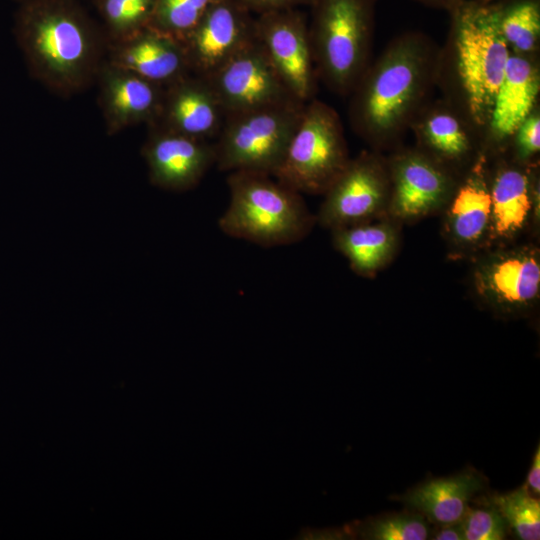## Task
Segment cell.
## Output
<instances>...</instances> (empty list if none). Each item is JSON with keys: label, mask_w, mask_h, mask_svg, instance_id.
Listing matches in <instances>:
<instances>
[{"label": "cell", "mask_w": 540, "mask_h": 540, "mask_svg": "<svg viewBox=\"0 0 540 540\" xmlns=\"http://www.w3.org/2000/svg\"><path fill=\"white\" fill-rule=\"evenodd\" d=\"M440 46L421 31L391 39L348 96L353 132L372 150L392 151L437 89Z\"/></svg>", "instance_id": "obj_1"}, {"label": "cell", "mask_w": 540, "mask_h": 540, "mask_svg": "<svg viewBox=\"0 0 540 540\" xmlns=\"http://www.w3.org/2000/svg\"><path fill=\"white\" fill-rule=\"evenodd\" d=\"M13 33L30 75L51 93L70 98L96 83L108 41L78 0L19 4Z\"/></svg>", "instance_id": "obj_2"}, {"label": "cell", "mask_w": 540, "mask_h": 540, "mask_svg": "<svg viewBox=\"0 0 540 540\" xmlns=\"http://www.w3.org/2000/svg\"><path fill=\"white\" fill-rule=\"evenodd\" d=\"M449 16L438 55L437 89L483 138L511 52L500 33L493 2L465 0Z\"/></svg>", "instance_id": "obj_3"}, {"label": "cell", "mask_w": 540, "mask_h": 540, "mask_svg": "<svg viewBox=\"0 0 540 540\" xmlns=\"http://www.w3.org/2000/svg\"><path fill=\"white\" fill-rule=\"evenodd\" d=\"M227 185L229 204L218 226L232 238L262 247L290 245L304 239L316 223L302 194L271 175L233 171Z\"/></svg>", "instance_id": "obj_4"}, {"label": "cell", "mask_w": 540, "mask_h": 540, "mask_svg": "<svg viewBox=\"0 0 540 540\" xmlns=\"http://www.w3.org/2000/svg\"><path fill=\"white\" fill-rule=\"evenodd\" d=\"M377 0H316L309 35L319 81L349 96L372 61Z\"/></svg>", "instance_id": "obj_5"}, {"label": "cell", "mask_w": 540, "mask_h": 540, "mask_svg": "<svg viewBox=\"0 0 540 540\" xmlns=\"http://www.w3.org/2000/svg\"><path fill=\"white\" fill-rule=\"evenodd\" d=\"M342 121L329 104L314 98L273 177L303 194H324L350 160Z\"/></svg>", "instance_id": "obj_6"}, {"label": "cell", "mask_w": 540, "mask_h": 540, "mask_svg": "<svg viewBox=\"0 0 540 540\" xmlns=\"http://www.w3.org/2000/svg\"><path fill=\"white\" fill-rule=\"evenodd\" d=\"M306 103L293 102L225 117L214 143L220 171L273 176L300 122Z\"/></svg>", "instance_id": "obj_7"}, {"label": "cell", "mask_w": 540, "mask_h": 540, "mask_svg": "<svg viewBox=\"0 0 540 540\" xmlns=\"http://www.w3.org/2000/svg\"><path fill=\"white\" fill-rule=\"evenodd\" d=\"M323 196L316 223L331 231L387 216L390 179L386 155L370 149L350 158Z\"/></svg>", "instance_id": "obj_8"}, {"label": "cell", "mask_w": 540, "mask_h": 540, "mask_svg": "<svg viewBox=\"0 0 540 540\" xmlns=\"http://www.w3.org/2000/svg\"><path fill=\"white\" fill-rule=\"evenodd\" d=\"M386 157L390 179L387 216L400 224L443 211L462 178L415 146L401 145Z\"/></svg>", "instance_id": "obj_9"}, {"label": "cell", "mask_w": 540, "mask_h": 540, "mask_svg": "<svg viewBox=\"0 0 540 540\" xmlns=\"http://www.w3.org/2000/svg\"><path fill=\"white\" fill-rule=\"evenodd\" d=\"M255 38L296 100L307 103L316 98L320 81L304 11L291 8L256 15Z\"/></svg>", "instance_id": "obj_10"}, {"label": "cell", "mask_w": 540, "mask_h": 540, "mask_svg": "<svg viewBox=\"0 0 540 540\" xmlns=\"http://www.w3.org/2000/svg\"><path fill=\"white\" fill-rule=\"evenodd\" d=\"M472 282L479 299L496 312L526 311L540 294L539 250L523 245L487 253L475 265Z\"/></svg>", "instance_id": "obj_11"}, {"label": "cell", "mask_w": 540, "mask_h": 540, "mask_svg": "<svg viewBox=\"0 0 540 540\" xmlns=\"http://www.w3.org/2000/svg\"><path fill=\"white\" fill-rule=\"evenodd\" d=\"M207 80L223 108L225 117L300 102L289 92L256 38Z\"/></svg>", "instance_id": "obj_12"}, {"label": "cell", "mask_w": 540, "mask_h": 540, "mask_svg": "<svg viewBox=\"0 0 540 540\" xmlns=\"http://www.w3.org/2000/svg\"><path fill=\"white\" fill-rule=\"evenodd\" d=\"M254 39L253 14L235 0H219L181 43L189 72L207 79Z\"/></svg>", "instance_id": "obj_13"}, {"label": "cell", "mask_w": 540, "mask_h": 540, "mask_svg": "<svg viewBox=\"0 0 540 540\" xmlns=\"http://www.w3.org/2000/svg\"><path fill=\"white\" fill-rule=\"evenodd\" d=\"M410 132L415 147L459 177L484 153L481 132L443 97L433 98L421 110Z\"/></svg>", "instance_id": "obj_14"}, {"label": "cell", "mask_w": 540, "mask_h": 540, "mask_svg": "<svg viewBox=\"0 0 540 540\" xmlns=\"http://www.w3.org/2000/svg\"><path fill=\"white\" fill-rule=\"evenodd\" d=\"M539 162L521 164L504 155L491 161L488 245L504 244L539 218Z\"/></svg>", "instance_id": "obj_15"}, {"label": "cell", "mask_w": 540, "mask_h": 540, "mask_svg": "<svg viewBox=\"0 0 540 540\" xmlns=\"http://www.w3.org/2000/svg\"><path fill=\"white\" fill-rule=\"evenodd\" d=\"M539 55L511 53L483 133V152L490 161L507 154L520 124L539 104Z\"/></svg>", "instance_id": "obj_16"}, {"label": "cell", "mask_w": 540, "mask_h": 540, "mask_svg": "<svg viewBox=\"0 0 540 540\" xmlns=\"http://www.w3.org/2000/svg\"><path fill=\"white\" fill-rule=\"evenodd\" d=\"M141 154L155 187L184 192L196 187L215 164L214 143L148 127Z\"/></svg>", "instance_id": "obj_17"}, {"label": "cell", "mask_w": 540, "mask_h": 540, "mask_svg": "<svg viewBox=\"0 0 540 540\" xmlns=\"http://www.w3.org/2000/svg\"><path fill=\"white\" fill-rule=\"evenodd\" d=\"M97 102L107 135L113 136L157 118L164 86L105 60L96 83Z\"/></svg>", "instance_id": "obj_18"}, {"label": "cell", "mask_w": 540, "mask_h": 540, "mask_svg": "<svg viewBox=\"0 0 540 540\" xmlns=\"http://www.w3.org/2000/svg\"><path fill=\"white\" fill-rule=\"evenodd\" d=\"M224 120L209 81L189 73L164 86L158 116L148 127L209 141L218 136Z\"/></svg>", "instance_id": "obj_19"}, {"label": "cell", "mask_w": 540, "mask_h": 540, "mask_svg": "<svg viewBox=\"0 0 540 540\" xmlns=\"http://www.w3.org/2000/svg\"><path fill=\"white\" fill-rule=\"evenodd\" d=\"M491 161L483 153L460 179L444 212V233L453 249L472 252L488 245L491 223Z\"/></svg>", "instance_id": "obj_20"}, {"label": "cell", "mask_w": 540, "mask_h": 540, "mask_svg": "<svg viewBox=\"0 0 540 540\" xmlns=\"http://www.w3.org/2000/svg\"><path fill=\"white\" fill-rule=\"evenodd\" d=\"M106 60L162 86L190 73L181 41L150 26L107 43Z\"/></svg>", "instance_id": "obj_21"}, {"label": "cell", "mask_w": 540, "mask_h": 540, "mask_svg": "<svg viewBox=\"0 0 540 540\" xmlns=\"http://www.w3.org/2000/svg\"><path fill=\"white\" fill-rule=\"evenodd\" d=\"M335 249L360 276L373 277L397 254L400 223L384 216L370 222L332 230Z\"/></svg>", "instance_id": "obj_22"}, {"label": "cell", "mask_w": 540, "mask_h": 540, "mask_svg": "<svg viewBox=\"0 0 540 540\" xmlns=\"http://www.w3.org/2000/svg\"><path fill=\"white\" fill-rule=\"evenodd\" d=\"M482 486L478 474L462 473L427 481L402 496L401 501L443 526L461 521L472 496Z\"/></svg>", "instance_id": "obj_23"}, {"label": "cell", "mask_w": 540, "mask_h": 540, "mask_svg": "<svg viewBox=\"0 0 540 540\" xmlns=\"http://www.w3.org/2000/svg\"><path fill=\"white\" fill-rule=\"evenodd\" d=\"M497 22L511 53L536 56L540 51V0H497Z\"/></svg>", "instance_id": "obj_24"}, {"label": "cell", "mask_w": 540, "mask_h": 540, "mask_svg": "<svg viewBox=\"0 0 540 540\" xmlns=\"http://www.w3.org/2000/svg\"><path fill=\"white\" fill-rule=\"evenodd\" d=\"M108 43L126 39L150 26L155 0H94Z\"/></svg>", "instance_id": "obj_25"}, {"label": "cell", "mask_w": 540, "mask_h": 540, "mask_svg": "<svg viewBox=\"0 0 540 540\" xmlns=\"http://www.w3.org/2000/svg\"><path fill=\"white\" fill-rule=\"evenodd\" d=\"M490 505L501 514L518 538H540V503L530 495L528 488L521 487L507 494L494 495Z\"/></svg>", "instance_id": "obj_26"}, {"label": "cell", "mask_w": 540, "mask_h": 540, "mask_svg": "<svg viewBox=\"0 0 540 540\" xmlns=\"http://www.w3.org/2000/svg\"><path fill=\"white\" fill-rule=\"evenodd\" d=\"M217 1L155 0L150 27L182 41Z\"/></svg>", "instance_id": "obj_27"}, {"label": "cell", "mask_w": 540, "mask_h": 540, "mask_svg": "<svg viewBox=\"0 0 540 540\" xmlns=\"http://www.w3.org/2000/svg\"><path fill=\"white\" fill-rule=\"evenodd\" d=\"M429 526L420 514H396L377 519L365 532L366 538L376 540H424Z\"/></svg>", "instance_id": "obj_28"}, {"label": "cell", "mask_w": 540, "mask_h": 540, "mask_svg": "<svg viewBox=\"0 0 540 540\" xmlns=\"http://www.w3.org/2000/svg\"><path fill=\"white\" fill-rule=\"evenodd\" d=\"M465 540H502L508 525L501 514L489 508L469 509L459 522Z\"/></svg>", "instance_id": "obj_29"}, {"label": "cell", "mask_w": 540, "mask_h": 540, "mask_svg": "<svg viewBox=\"0 0 540 540\" xmlns=\"http://www.w3.org/2000/svg\"><path fill=\"white\" fill-rule=\"evenodd\" d=\"M540 104H537L514 133L506 156L521 164L539 162Z\"/></svg>", "instance_id": "obj_30"}, {"label": "cell", "mask_w": 540, "mask_h": 540, "mask_svg": "<svg viewBox=\"0 0 540 540\" xmlns=\"http://www.w3.org/2000/svg\"><path fill=\"white\" fill-rule=\"evenodd\" d=\"M245 7L252 14H262L266 12L301 8L305 6L311 7L316 0H235Z\"/></svg>", "instance_id": "obj_31"}, {"label": "cell", "mask_w": 540, "mask_h": 540, "mask_svg": "<svg viewBox=\"0 0 540 540\" xmlns=\"http://www.w3.org/2000/svg\"><path fill=\"white\" fill-rule=\"evenodd\" d=\"M526 488H529V490L533 493L534 496H538L540 493V448L539 446L537 447L531 469L527 476Z\"/></svg>", "instance_id": "obj_32"}, {"label": "cell", "mask_w": 540, "mask_h": 540, "mask_svg": "<svg viewBox=\"0 0 540 540\" xmlns=\"http://www.w3.org/2000/svg\"><path fill=\"white\" fill-rule=\"evenodd\" d=\"M432 538L436 540H463L464 536L460 523L458 522L443 525V528L437 531Z\"/></svg>", "instance_id": "obj_33"}, {"label": "cell", "mask_w": 540, "mask_h": 540, "mask_svg": "<svg viewBox=\"0 0 540 540\" xmlns=\"http://www.w3.org/2000/svg\"><path fill=\"white\" fill-rule=\"evenodd\" d=\"M429 8L444 10L448 14L459 7L465 0H414Z\"/></svg>", "instance_id": "obj_34"}, {"label": "cell", "mask_w": 540, "mask_h": 540, "mask_svg": "<svg viewBox=\"0 0 540 540\" xmlns=\"http://www.w3.org/2000/svg\"><path fill=\"white\" fill-rule=\"evenodd\" d=\"M16 1L18 4H21V3H24V2H27V1H31V0H14Z\"/></svg>", "instance_id": "obj_35"}, {"label": "cell", "mask_w": 540, "mask_h": 540, "mask_svg": "<svg viewBox=\"0 0 540 540\" xmlns=\"http://www.w3.org/2000/svg\"><path fill=\"white\" fill-rule=\"evenodd\" d=\"M480 1L485 2V3H490V2L497 1V0H480Z\"/></svg>", "instance_id": "obj_36"}]
</instances>
